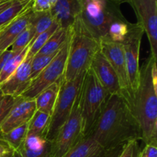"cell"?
Listing matches in <instances>:
<instances>
[{
  "label": "cell",
  "instance_id": "obj_1",
  "mask_svg": "<svg viewBox=\"0 0 157 157\" xmlns=\"http://www.w3.org/2000/svg\"><path fill=\"white\" fill-rule=\"evenodd\" d=\"M90 134L105 150L142 138L131 107L121 94L109 96Z\"/></svg>",
  "mask_w": 157,
  "mask_h": 157
},
{
  "label": "cell",
  "instance_id": "obj_2",
  "mask_svg": "<svg viewBox=\"0 0 157 157\" xmlns=\"http://www.w3.org/2000/svg\"><path fill=\"white\" fill-rule=\"evenodd\" d=\"M132 110L145 144H157L156 59L150 55L140 69V84L134 95Z\"/></svg>",
  "mask_w": 157,
  "mask_h": 157
},
{
  "label": "cell",
  "instance_id": "obj_3",
  "mask_svg": "<svg viewBox=\"0 0 157 157\" xmlns=\"http://www.w3.org/2000/svg\"><path fill=\"white\" fill-rule=\"evenodd\" d=\"M100 48V40L86 27L80 14L69 28L68 53L63 76L64 81H72L86 71Z\"/></svg>",
  "mask_w": 157,
  "mask_h": 157
},
{
  "label": "cell",
  "instance_id": "obj_4",
  "mask_svg": "<svg viewBox=\"0 0 157 157\" xmlns=\"http://www.w3.org/2000/svg\"><path fill=\"white\" fill-rule=\"evenodd\" d=\"M109 96L93 70L89 67L85 71L81 90V112L84 137L93 130Z\"/></svg>",
  "mask_w": 157,
  "mask_h": 157
},
{
  "label": "cell",
  "instance_id": "obj_5",
  "mask_svg": "<svg viewBox=\"0 0 157 157\" xmlns=\"http://www.w3.org/2000/svg\"><path fill=\"white\" fill-rule=\"evenodd\" d=\"M120 6L113 0H90L83 5L81 17L89 31L101 40L107 38L110 26L113 22L127 20Z\"/></svg>",
  "mask_w": 157,
  "mask_h": 157
},
{
  "label": "cell",
  "instance_id": "obj_6",
  "mask_svg": "<svg viewBox=\"0 0 157 157\" xmlns=\"http://www.w3.org/2000/svg\"><path fill=\"white\" fill-rule=\"evenodd\" d=\"M85 71L72 81H66L62 78L58 98L51 116L45 139L52 142L71 113L76 98L81 90Z\"/></svg>",
  "mask_w": 157,
  "mask_h": 157
},
{
  "label": "cell",
  "instance_id": "obj_7",
  "mask_svg": "<svg viewBox=\"0 0 157 157\" xmlns=\"http://www.w3.org/2000/svg\"><path fill=\"white\" fill-rule=\"evenodd\" d=\"M81 90L70 117L51 142L50 157H63L84 137L81 112Z\"/></svg>",
  "mask_w": 157,
  "mask_h": 157
},
{
  "label": "cell",
  "instance_id": "obj_8",
  "mask_svg": "<svg viewBox=\"0 0 157 157\" xmlns=\"http://www.w3.org/2000/svg\"><path fill=\"white\" fill-rule=\"evenodd\" d=\"M68 45L69 38L52 61L31 81L29 87L20 97L26 99H35L44 89L62 78L67 62Z\"/></svg>",
  "mask_w": 157,
  "mask_h": 157
},
{
  "label": "cell",
  "instance_id": "obj_9",
  "mask_svg": "<svg viewBox=\"0 0 157 157\" xmlns=\"http://www.w3.org/2000/svg\"><path fill=\"white\" fill-rule=\"evenodd\" d=\"M144 33V29L137 22L135 24L130 23L128 32L124 41L121 42L124 48L129 84L133 101L140 84V52Z\"/></svg>",
  "mask_w": 157,
  "mask_h": 157
},
{
  "label": "cell",
  "instance_id": "obj_10",
  "mask_svg": "<svg viewBox=\"0 0 157 157\" xmlns=\"http://www.w3.org/2000/svg\"><path fill=\"white\" fill-rule=\"evenodd\" d=\"M100 44H101V51L106 57L107 61L110 62V65L112 66L117 76L122 95L125 98L132 108L133 97L129 84L127 64H126L123 44L107 38H103L100 40Z\"/></svg>",
  "mask_w": 157,
  "mask_h": 157
},
{
  "label": "cell",
  "instance_id": "obj_11",
  "mask_svg": "<svg viewBox=\"0 0 157 157\" xmlns=\"http://www.w3.org/2000/svg\"><path fill=\"white\" fill-rule=\"evenodd\" d=\"M150 42L152 57L157 59V0H129Z\"/></svg>",
  "mask_w": 157,
  "mask_h": 157
},
{
  "label": "cell",
  "instance_id": "obj_12",
  "mask_svg": "<svg viewBox=\"0 0 157 157\" xmlns=\"http://www.w3.org/2000/svg\"><path fill=\"white\" fill-rule=\"evenodd\" d=\"M36 111L35 99L17 98L16 101L0 127V133L4 134L17 127L29 122Z\"/></svg>",
  "mask_w": 157,
  "mask_h": 157
},
{
  "label": "cell",
  "instance_id": "obj_13",
  "mask_svg": "<svg viewBox=\"0 0 157 157\" xmlns=\"http://www.w3.org/2000/svg\"><path fill=\"white\" fill-rule=\"evenodd\" d=\"M90 67L109 95L122 94L117 76L101 48L94 56Z\"/></svg>",
  "mask_w": 157,
  "mask_h": 157
},
{
  "label": "cell",
  "instance_id": "obj_14",
  "mask_svg": "<svg viewBox=\"0 0 157 157\" xmlns=\"http://www.w3.org/2000/svg\"><path fill=\"white\" fill-rule=\"evenodd\" d=\"M32 57L27 56L15 71L0 84L3 95L18 98L27 89L31 83V64Z\"/></svg>",
  "mask_w": 157,
  "mask_h": 157
},
{
  "label": "cell",
  "instance_id": "obj_15",
  "mask_svg": "<svg viewBox=\"0 0 157 157\" xmlns=\"http://www.w3.org/2000/svg\"><path fill=\"white\" fill-rule=\"evenodd\" d=\"M32 4L9 24L0 29V54L12 46L17 37L31 23L33 11Z\"/></svg>",
  "mask_w": 157,
  "mask_h": 157
},
{
  "label": "cell",
  "instance_id": "obj_16",
  "mask_svg": "<svg viewBox=\"0 0 157 157\" xmlns=\"http://www.w3.org/2000/svg\"><path fill=\"white\" fill-rule=\"evenodd\" d=\"M82 8L81 0H58L50 13L60 28L67 29L81 14Z\"/></svg>",
  "mask_w": 157,
  "mask_h": 157
},
{
  "label": "cell",
  "instance_id": "obj_17",
  "mask_svg": "<svg viewBox=\"0 0 157 157\" xmlns=\"http://www.w3.org/2000/svg\"><path fill=\"white\" fill-rule=\"evenodd\" d=\"M51 142L44 137L27 136L23 144L14 151L13 157H50Z\"/></svg>",
  "mask_w": 157,
  "mask_h": 157
},
{
  "label": "cell",
  "instance_id": "obj_18",
  "mask_svg": "<svg viewBox=\"0 0 157 157\" xmlns=\"http://www.w3.org/2000/svg\"><path fill=\"white\" fill-rule=\"evenodd\" d=\"M105 150L90 134L83 138L63 157H104Z\"/></svg>",
  "mask_w": 157,
  "mask_h": 157
},
{
  "label": "cell",
  "instance_id": "obj_19",
  "mask_svg": "<svg viewBox=\"0 0 157 157\" xmlns=\"http://www.w3.org/2000/svg\"><path fill=\"white\" fill-rule=\"evenodd\" d=\"M61 79L44 89L35 98L36 110L52 116L58 98Z\"/></svg>",
  "mask_w": 157,
  "mask_h": 157
},
{
  "label": "cell",
  "instance_id": "obj_20",
  "mask_svg": "<svg viewBox=\"0 0 157 157\" xmlns=\"http://www.w3.org/2000/svg\"><path fill=\"white\" fill-rule=\"evenodd\" d=\"M69 28H58L35 55H48L58 52L68 40Z\"/></svg>",
  "mask_w": 157,
  "mask_h": 157
},
{
  "label": "cell",
  "instance_id": "obj_21",
  "mask_svg": "<svg viewBox=\"0 0 157 157\" xmlns=\"http://www.w3.org/2000/svg\"><path fill=\"white\" fill-rule=\"evenodd\" d=\"M51 121V115L36 110L28 124L27 136H37L45 138Z\"/></svg>",
  "mask_w": 157,
  "mask_h": 157
},
{
  "label": "cell",
  "instance_id": "obj_22",
  "mask_svg": "<svg viewBox=\"0 0 157 157\" xmlns=\"http://www.w3.org/2000/svg\"><path fill=\"white\" fill-rule=\"evenodd\" d=\"M32 0H15L4 11L0 13V29L22 13L31 4Z\"/></svg>",
  "mask_w": 157,
  "mask_h": 157
},
{
  "label": "cell",
  "instance_id": "obj_23",
  "mask_svg": "<svg viewBox=\"0 0 157 157\" xmlns=\"http://www.w3.org/2000/svg\"><path fill=\"white\" fill-rule=\"evenodd\" d=\"M28 124L29 123L15 127L4 134L0 133L2 139L9 144V146L13 149L14 151L23 144L25 140L27 137Z\"/></svg>",
  "mask_w": 157,
  "mask_h": 157
},
{
  "label": "cell",
  "instance_id": "obj_24",
  "mask_svg": "<svg viewBox=\"0 0 157 157\" xmlns=\"http://www.w3.org/2000/svg\"><path fill=\"white\" fill-rule=\"evenodd\" d=\"M28 52H29V46L21 52L15 54L6 62L2 70L0 72V84L6 81L15 71L18 66L23 62L25 58H26Z\"/></svg>",
  "mask_w": 157,
  "mask_h": 157
},
{
  "label": "cell",
  "instance_id": "obj_25",
  "mask_svg": "<svg viewBox=\"0 0 157 157\" xmlns=\"http://www.w3.org/2000/svg\"><path fill=\"white\" fill-rule=\"evenodd\" d=\"M50 12H34L32 15L31 23L33 25L35 29L34 38H36L40 34L43 33L49 29L55 23ZM32 39V40H33Z\"/></svg>",
  "mask_w": 157,
  "mask_h": 157
},
{
  "label": "cell",
  "instance_id": "obj_26",
  "mask_svg": "<svg viewBox=\"0 0 157 157\" xmlns=\"http://www.w3.org/2000/svg\"><path fill=\"white\" fill-rule=\"evenodd\" d=\"M59 28V25L56 22L54 23L48 30L44 32L43 33L40 34L38 36L34 38L29 45V52H28V56L33 58L38 52L41 49V48L44 45L48 38L54 34V32Z\"/></svg>",
  "mask_w": 157,
  "mask_h": 157
},
{
  "label": "cell",
  "instance_id": "obj_27",
  "mask_svg": "<svg viewBox=\"0 0 157 157\" xmlns=\"http://www.w3.org/2000/svg\"><path fill=\"white\" fill-rule=\"evenodd\" d=\"M35 35V29L32 23L29 25L12 44L11 50L14 52H19L27 48L32 41Z\"/></svg>",
  "mask_w": 157,
  "mask_h": 157
},
{
  "label": "cell",
  "instance_id": "obj_28",
  "mask_svg": "<svg viewBox=\"0 0 157 157\" xmlns=\"http://www.w3.org/2000/svg\"><path fill=\"white\" fill-rule=\"evenodd\" d=\"M130 24V22L128 20L115 21L110 26L108 34H107V38H105L111 40L115 42L121 43L124 41V38L128 32Z\"/></svg>",
  "mask_w": 157,
  "mask_h": 157
},
{
  "label": "cell",
  "instance_id": "obj_29",
  "mask_svg": "<svg viewBox=\"0 0 157 157\" xmlns=\"http://www.w3.org/2000/svg\"><path fill=\"white\" fill-rule=\"evenodd\" d=\"M58 52L48 55H35L32 58V64H31V81L35 78L52 61Z\"/></svg>",
  "mask_w": 157,
  "mask_h": 157
},
{
  "label": "cell",
  "instance_id": "obj_30",
  "mask_svg": "<svg viewBox=\"0 0 157 157\" xmlns=\"http://www.w3.org/2000/svg\"><path fill=\"white\" fill-rule=\"evenodd\" d=\"M17 98L4 95L0 100V127L1 124L16 101Z\"/></svg>",
  "mask_w": 157,
  "mask_h": 157
},
{
  "label": "cell",
  "instance_id": "obj_31",
  "mask_svg": "<svg viewBox=\"0 0 157 157\" xmlns=\"http://www.w3.org/2000/svg\"><path fill=\"white\" fill-rule=\"evenodd\" d=\"M58 0H32V10L34 12H50Z\"/></svg>",
  "mask_w": 157,
  "mask_h": 157
},
{
  "label": "cell",
  "instance_id": "obj_32",
  "mask_svg": "<svg viewBox=\"0 0 157 157\" xmlns=\"http://www.w3.org/2000/svg\"><path fill=\"white\" fill-rule=\"evenodd\" d=\"M140 152L138 140H131L124 145L119 157H139Z\"/></svg>",
  "mask_w": 157,
  "mask_h": 157
},
{
  "label": "cell",
  "instance_id": "obj_33",
  "mask_svg": "<svg viewBox=\"0 0 157 157\" xmlns=\"http://www.w3.org/2000/svg\"><path fill=\"white\" fill-rule=\"evenodd\" d=\"M139 157H157V144H145V147L140 150Z\"/></svg>",
  "mask_w": 157,
  "mask_h": 157
},
{
  "label": "cell",
  "instance_id": "obj_34",
  "mask_svg": "<svg viewBox=\"0 0 157 157\" xmlns=\"http://www.w3.org/2000/svg\"><path fill=\"white\" fill-rule=\"evenodd\" d=\"M14 150L0 135V157H13Z\"/></svg>",
  "mask_w": 157,
  "mask_h": 157
},
{
  "label": "cell",
  "instance_id": "obj_35",
  "mask_svg": "<svg viewBox=\"0 0 157 157\" xmlns=\"http://www.w3.org/2000/svg\"><path fill=\"white\" fill-rule=\"evenodd\" d=\"M16 53H18V52H14L11 49H8V50L5 51L0 54V72L2 70L3 67L6 64V62Z\"/></svg>",
  "mask_w": 157,
  "mask_h": 157
},
{
  "label": "cell",
  "instance_id": "obj_36",
  "mask_svg": "<svg viewBox=\"0 0 157 157\" xmlns=\"http://www.w3.org/2000/svg\"><path fill=\"white\" fill-rule=\"evenodd\" d=\"M125 144L117 146V147H114V148H112L110 149V150H109L106 153L104 157H119Z\"/></svg>",
  "mask_w": 157,
  "mask_h": 157
},
{
  "label": "cell",
  "instance_id": "obj_37",
  "mask_svg": "<svg viewBox=\"0 0 157 157\" xmlns=\"http://www.w3.org/2000/svg\"><path fill=\"white\" fill-rule=\"evenodd\" d=\"M12 2H13V1L6 2H0V13H1L2 11H4L6 9H7Z\"/></svg>",
  "mask_w": 157,
  "mask_h": 157
},
{
  "label": "cell",
  "instance_id": "obj_38",
  "mask_svg": "<svg viewBox=\"0 0 157 157\" xmlns=\"http://www.w3.org/2000/svg\"><path fill=\"white\" fill-rule=\"evenodd\" d=\"M113 1H114L115 2L118 3L119 5H121L122 3H124V2H128L129 3V0H113Z\"/></svg>",
  "mask_w": 157,
  "mask_h": 157
},
{
  "label": "cell",
  "instance_id": "obj_39",
  "mask_svg": "<svg viewBox=\"0 0 157 157\" xmlns=\"http://www.w3.org/2000/svg\"><path fill=\"white\" fill-rule=\"evenodd\" d=\"M9 1H15V0H0V2H6Z\"/></svg>",
  "mask_w": 157,
  "mask_h": 157
},
{
  "label": "cell",
  "instance_id": "obj_40",
  "mask_svg": "<svg viewBox=\"0 0 157 157\" xmlns=\"http://www.w3.org/2000/svg\"><path fill=\"white\" fill-rule=\"evenodd\" d=\"M89 1H90V0H81V2H82L83 5H84V3H87V2H89Z\"/></svg>",
  "mask_w": 157,
  "mask_h": 157
},
{
  "label": "cell",
  "instance_id": "obj_41",
  "mask_svg": "<svg viewBox=\"0 0 157 157\" xmlns=\"http://www.w3.org/2000/svg\"><path fill=\"white\" fill-rule=\"evenodd\" d=\"M3 96H4V95H3V94L2 93V91H1V90H0V100L2 99V98H3Z\"/></svg>",
  "mask_w": 157,
  "mask_h": 157
}]
</instances>
